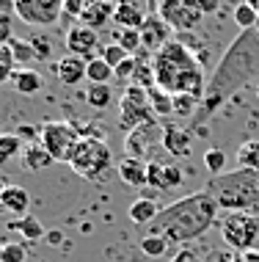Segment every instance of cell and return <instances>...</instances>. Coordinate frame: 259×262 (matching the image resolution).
Returning <instances> with one entry per match:
<instances>
[{
    "label": "cell",
    "instance_id": "26",
    "mask_svg": "<svg viewBox=\"0 0 259 262\" xmlns=\"http://www.w3.org/2000/svg\"><path fill=\"white\" fill-rule=\"evenodd\" d=\"M232 19H234V25L240 28V31H254L256 23H259V14H256L254 9H251L246 0H243V3H237V6H234Z\"/></svg>",
    "mask_w": 259,
    "mask_h": 262
},
{
    "label": "cell",
    "instance_id": "40",
    "mask_svg": "<svg viewBox=\"0 0 259 262\" xmlns=\"http://www.w3.org/2000/svg\"><path fill=\"white\" fill-rule=\"evenodd\" d=\"M14 39V23L9 11H0V45H9Z\"/></svg>",
    "mask_w": 259,
    "mask_h": 262
},
{
    "label": "cell",
    "instance_id": "35",
    "mask_svg": "<svg viewBox=\"0 0 259 262\" xmlns=\"http://www.w3.org/2000/svg\"><path fill=\"white\" fill-rule=\"evenodd\" d=\"M204 166L213 177L223 174V166H226V152L223 149H207L204 152Z\"/></svg>",
    "mask_w": 259,
    "mask_h": 262
},
{
    "label": "cell",
    "instance_id": "36",
    "mask_svg": "<svg viewBox=\"0 0 259 262\" xmlns=\"http://www.w3.org/2000/svg\"><path fill=\"white\" fill-rule=\"evenodd\" d=\"M182 185V168L177 163H166L163 166V190H174Z\"/></svg>",
    "mask_w": 259,
    "mask_h": 262
},
{
    "label": "cell",
    "instance_id": "39",
    "mask_svg": "<svg viewBox=\"0 0 259 262\" xmlns=\"http://www.w3.org/2000/svg\"><path fill=\"white\" fill-rule=\"evenodd\" d=\"M163 166L166 163L149 160V168H146V185H152L155 190H163Z\"/></svg>",
    "mask_w": 259,
    "mask_h": 262
},
{
    "label": "cell",
    "instance_id": "19",
    "mask_svg": "<svg viewBox=\"0 0 259 262\" xmlns=\"http://www.w3.org/2000/svg\"><path fill=\"white\" fill-rule=\"evenodd\" d=\"M113 23L119 28H132V31H141L144 23H146V14L138 9V3H132V0H119L116 11H113Z\"/></svg>",
    "mask_w": 259,
    "mask_h": 262
},
{
    "label": "cell",
    "instance_id": "20",
    "mask_svg": "<svg viewBox=\"0 0 259 262\" xmlns=\"http://www.w3.org/2000/svg\"><path fill=\"white\" fill-rule=\"evenodd\" d=\"M0 204H3L9 212H14V215H28V207H31V196H28L25 188L19 185H9L3 190V196H0Z\"/></svg>",
    "mask_w": 259,
    "mask_h": 262
},
{
    "label": "cell",
    "instance_id": "8",
    "mask_svg": "<svg viewBox=\"0 0 259 262\" xmlns=\"http://www.w3.org/2000/svg\"><path fill=\"white\" fill-rule=\"evenodd\" d=\"M80 144V133L69 122H47L41 127V146L53 155V160L69 163Z\"/></svg>",
    "mask_w": 259,
    "mask_h": 262
},
{
    "label": "cell",
    "instance_id": "18",
    "mask_svg": "<svg viewBox=\"0 0 259 262\" xmlns=\"http://www.w3.org/2000/svg\"><path fill=\"white\" fill-rule=\"evenodd\" d=\"M146 168H149L146 160L127 158V155H124V160L119 163V177H122V182L130 188H144L146 185Z\"/></svg>",
    "mask_w": 259,
    "mask_h": 262
},
{
    "label": "cell",
    "instance_id": "49",
    "mask_svg": "<svg viewBox=\"0 0 259 262\" xmlns=\"http://www.w3.org/2000/svg\"><path fill=\"white\" fill-rule=\"evenodd\" d=\"M6 188H9V182H6L3 177H0V196H3V190H6Z\"/></svg>",
    "mask_w": 259,
    "mask_h": 262
},
{
    "label": "cell",
    "instance_id": "33",
    "mask_svg": "<svg viewBox=\"0 0 259 262\" xmlns=\"http://www.w3.org/2000/svg\"><path fill=\"white\" fill-rule=\"evenodd\" d=\"M14 155H22V141L17 136H6V133H0V163L11 160Z\"/></svg>",
    "mask_w": 259,
    "mask_h": 262
},
{
    "label": "cell",
    "instance_id": "29",
    "mask_svg": "<svg viewBox=\"0 0 259 262\" xmlns=\"http://www.w3.org/2000/svg\"><path fill=\"white\" fill-rule=\"evenodd\" d=\"M116 45H122L130 55H138V50L144 47L141 31H132V28H119V31H116Z\"/></svg>",
    "mask_w": 259,
    "mask_h": 262
},
{
    "label": "cell",
    "instance_id": "46",
    "mask_svg": "<svg viewBox=\"0 0 259 262\" xmlns=\"http://www.w3.org/2000/svg\"><path fill=\"white\" fill-rule=\"evenodd\" d=\"M11 72H14V67H3V63H0V86H3L6 80H11Z\"/></svg>",
    "mask_w": 259,
    "mask_h": 262
},
{
    "label": "cell",
    "instance_id": "37",
    "mask_svg": "<svg viewBox=\"0 0 259 262\" xmlns=\"http://www.w3.org/2000/svg\"><path fill=\"white\" fill-rule=\"evenodd\" d=\"M0 259L3 262H25L28 251H25V246H19V243H6V246H0Z\"/></svg>",
    "mask_w": 259,
    "mask_h": 262
},
{
    "label": "cell",
    "instance_id": "45",
    "mask_svg": "<svg viewBox=\"0 0 259 262\" xmlns=\"http://www.w3.org/2000/svg\"><path fill=\"white\" fill-rule=\"evenodd\" d=\"M47 243H50V246H58V243H64V232H61V229H53V232H47Z\"/></svg>",
    "mask_w": 259,
    "mask_h": 262
},
{
    "label": "cell",
    "instance_id": "48",
    "mask_svg": "<svg viewBox=\"0 0 259 262\" xmlns=\"http://www.w3.org/2000/svg\"><path fill=\"white\" fill-rule=\"evenodd\" d=\"M246 3H248V6H251V9H254L256 14H259V0H246Z\"/></svg>",
    "mask_w": 259,
    "mask_h": 262
},
{
    "label": "cell",
    "instance_id": "43",
    "mask_svg": "<svg viewBox=\"0 0 259 262\" xmlns=\"http://www.w3.org/2000/svg\"><path fill=\"white\" fill-rule=\"evenodd\" d=\"M218 6H221V0H199V9H201V14H215L218 11Z\"/></svg>",
    "mask_w": 259,
    "mask_h": 262
},
{
    "label": "cell",
    "instance_id": "21",
    "mask_svg": "<svg viewBox=\"0 0 259 262\" xmlns=\"http://www.w3.org/2000/svg\"><path fill=\"white\" fill-rule=\"evenodd\" d=\"M22 168L25 171H41V168H47V166H53V155L44 149L41 144H28L25 149H22Z\"/></svg>",
    "mask_w": 259,
    "mask_h": 262
},
{
    "label": "cell",
    "instance_id": "3",
    "mask_svg": "<svg viewBox=\"0 0 259 262\" xmlns=\"http://www.w3.org/2000/svg\"><path fill=\"white\" fill-rule=\"evenodd\" d=\"M152 69H155V86L166 94H191L199 102L207 97V77L182 41H169L163 50H157L152 58Z\"/></svg>",
    "mask_w": 259,
    "mask_h": 262
},
{
    "label": "cell",
    "instance_id": "9",
    "mask_svg": "<svg viewBox=\"0 0 259 262\" xmlns=\"http://www.w3.org/2000/svg\"><path fill=\"white\" fill-rule=\"evenodd\" d=\"M160 19L177 33H191L199 28L201 23V9H199V0H163L160 6Z\"/></svg>",
    "mask_w": 259,
    "mask_h": 262
},
{
    "label": "cell",
    "instance_id": "41",
    "mask_svg": "<svg viewBox=\"0 0 259 262\" xmlns=\"http://www.w3.org/2000/svg\"><path fill=\"white\" fill-rule=\"evenodd\" d=\"M91 0H64V17H83V11L88 9Z\"/></svg>",
    "mask_w": 259,
    "mask_h": 262
},
{
    "label": "cell",
    "instance_id": "10",
    "mask_svg": "<svg viewBox=\"0 0 259 262\" xmlns=\"http://www.w3.org/2000/svg\"><path fill=\"white\" fill-rule=\"evenodd\" d=\"M14 14L31 28H50L64 17V0H17Z\"/></svg>",
    "mask_w": 259,
    "mask_h": 262
},
{
    "label": "cell",
    "instance_id": "14",
    "mask_svg": "<svg viewBox=\"0 0 259 262\" xmlns=\"http://www.w3.org/2000/svg\"><path fill=\"white\" fill-rule=\"evenodd\" d=\"M160 144L163 149L171 155V158H187L193 149V136L187 130H182L177 124H163V136H160Z\"/></svg>",
    "mask_w": 259,
    "mask_h": 262
},
{
    "label": "cell",
    "instance_id": "27",
    "mask_svg": "<svg viewBox=\"0 0 259 262\" xmlns=\"http://www.w3.org/2000/svg\"><path fill=\"white\" fill-rule=\"evenodd\" d=\"M149 102H152V111H155L157 119L174 113V97L166 94L163 89H149Z\"/></svg>",
    "mask_w": 259,
    "mask_h": 262
},
{
    "label": "cell",
    "instance_id": "28",
    "mask_svg": "<svg viewBox=\"0 0 259 262\" xmlns=\"http://www.w3.org/2000/svg\"><path fill=\"white\" fill-rule=\"evenodd\" d=\"M237 163H240V168L259 171V141H246V144L237 149Z\"/></svg>",
    "mask_w": 259,
    "mask_h": 262
},
{
    "label": "cell",
    "instance_id": "16",
    "mask_svg": "<svg viewBox=\"0 0 259 262\" xmlns=\"http://www.w3.org/2000/svg\"><path fill=\"white\" fill-rule=\"evenodd\" d=\"M113 11H116V3H110V0H91L88 9L80 17V25L91 28V31H100L108 19H113Z\"/></svg>",
    "mask_w": 259,
    "mask_h": 262
},
{
    "label": "cell",
    "instance_id": "24",
    "mask_svg": "<svg viewBox=\"0 0 259 262\" xmlns=\"http://www.w3.org/2000/svg\"><path fill=\"white\" fill-rule=\"evenodd\" d=\"M113 77H116L113 67H110V63H105L100 55L88 61V67H86V80L88 83H102V86H110V80H113Z\"/></svg>",
    "mask_w": 259,
    "mask_h": 262
},
{
    "label": "cell",
    "instance_id": "2",
    "mask_svg": "<svg viewBox=\"0 0 259 262\" xmlns=\"http://www.w3.org/2000/svg\"><path fill=\"white\" fill-rule=\"evenodd\" d=\"M218 210L221 207L207 190L182 196L157 212V218L149 224V235H160L169 243H191L218 221Z\"/></svg>",
    "mask_w": 259,
    "mask_h": 262
},
{
    "label": "cell",
    "instance_id": "42",
    "mask_svg": "<svg viewBox=\"0 0 259 262\" xmlns=\"http://www.w3.org/2000/svg\"><path fill=\"white\" fill-rule=\"evenodd\" d=\"M31 45H33V50H36V58H39V61L50 58L53 45H50V39H47V36H36V39H31Z\"/></svg>",
    "mask_w": 259,
    "mask_h": 262
},
{
    "label": "cell",
    "instance_id": "51",
    "mask_svg": "<svg viewBox=\"0 0 259 262\" xmlns=\"http://www.w3.org/2000/svg\"><path fill=\"white\" fill-rule=\"evenodd\" d=\"M256 97H259V86H256Z\"/></svg>",
    "mask_w": 259,
    "mask_h": 262
},
{
    "label": "cell",
    "instance_id": "31",
    "mask_svg": "<svg viewBox=\"0 0 259 262\" xmlns=\"http://www.w3.org/2000/svg\"><path fill=\"white\" fill-rule=\"evenodd\" d=\"M141 251L146 257H163V254L169 251V240L160 237V235H146L141 240Z\"/></svg>",
    "mask_w": 259,
    "mask_h": 262
},
{
    "label": "cell",
    "instance_id": "12",
    "mask_svg": "<svg viewBox=\"0 0 259 262\" xmlns=\"http://www.w3.org/2000/svg\"><path fill=\"white\" fill-rule=\"evenodd\" d=\"M155 136H163V127H160L157 119H152V122H146L141 127H135L132 133H127V138H124V152H127V158H141L146 149H149V144L155 141Z\"/></svg>",
    "mask_w": 259,
    "mask_h": 262
},
{
    "label": "cell",
    "instance_id": "32",
    "mask_svg": "<svg viewBox=\"0 0 259 262\" xmlns=\"http://www.w3.org/2000/svg\"><path fill=\"white\" fill-rule=\"evenodd\" d=\"M199 100L196 97H191V94H174V113L177 116H196V111H199Z\"/></svg>",
    "mask_w": 259,
    "mask_h": 262
},
{
    "label": "cell",
    "instance_id": "5",
    "mask_svg": "<svg viewBox=\"0 0 259 262\" xmlns=\"http://www.w3.org/2000/svg\"><path fill=\"white\" fill-rule=\"evenodd\" d=\"M110 163H113V152L105 144V138L88 136V138H80V144H78V149H75L72 160H69V166H72L75 174L86 177V180H100V177L110 168Z\"/></svg>",
    "mask_w": 259,
    "mask_h": 262
},
{
    "label": "cell",
    "instance_id": "1",
    "mask_svg": "<svg viewBox=\"0 0 259 262\" xmlns=\"http://www.w3.org/2000/svg\"><path fill=\"white\" fill-rule=\"evenodd\" d=\"M259 75V33L256 31H243L229 50L221 55L218 67H215L213 77L207 83V97L201 100L199 111L193 116V124H201L218 111L229 97H234L248 80Z\"/></svg>",
    "mask_w": 259,
    "mask_h": 262
},
{
    "label": "cell",
    "instance_id": "6",
    "mask_svg": "<svg viewBox=\"0 0 259 262\" xmlns=\"http://www.w3.org/2000/svg\"><path fill=\"white\" fill-rule=\"evenodd\" d=\"M218 224L223 243L237 254L259 246V212H226L223 218H218Z\"/></svg>",
    "mask_w": 259,
    "mask_h": 262
},
{
    "label": "cell",
    "instance_id": "4",
    "mask_svg": "<svg viewBox=\"0 0 259 262\" xmlns=\"http://www.w3.org/2000/svg\"><path fill=\"white\" fill-rule=\"evenodd\" d=\"M204 190L226 212H259V171L237 168L218 174Z\"/></svg>",
    "mask_w": 259,
    "mask_h": 262
},
{
    "label": "cell",
    "instance_id": "22",
    "mask_svg": "<svg viewBox=\"0 0 259 262\" xmlns=\"http://www.w3.org/2000/svg\"><path fill=\"white\" fill-rule=\"evenodd\" d=\"M163 210L155 199H149V196H141V199H135L130 204V221L132 224H141V226H149L152 221L157 218V212Z\"/></svg>",
    "mask_w": 259,
    "mask_h": 262
},
{
    "label": "cell",
    "instance_id": "34",
    "mask_svg": "<svg viewBox=\"0 0 259 262\" xmlns=\"http://www.w3.org/2000/svg\"><path fill=\"white\" fill-rule=\"evenodd\" d=\"M100 58L105 61V63H110V67H119V63H122L124 58H130V53L124 50L122 45H116V41H110V45H105L102 50H100Z\"/></svg>",
    "mask_w": 259,
    "mask_h": 262
},
{
    "label": "cell",
    "instance_id": "7",
    "mask_svg": "<svg viewBox=\"0 0 259 262\" xmlns=\"http://www.w3.org/2000/svg\"><path fill=\"white\" fill-rule=\"evenodd\" d=\"M152 119H157V116L149 102V89L130 83L122 94V102H119V127L124 133H132L135 127L152 122Z\"/></svg>",
    "mask_w": 259,
    "mask_h": 262
},
{
    "label": "cell",
    "instance_id": "23",
    "mask_svg": "<svg viewBox=\"0 0 259 262\" xmlns=\"http://www.w3.org/2000/svg\"><path fill=\"white\" fill-rule=\"evenodd\" d=\"M9 229L19 232L25 240H41L47 235L44 226H41V221H39V218H33V215H22V218H17V221H11Z\"/></svg>",
    "mask_w": 259,
    "mask_h": 262
},
{
    "label": "cell",
    "instance_id": "44",
    "mask_svg": "<svg viewBox=\"0 0 259 262\" xmlns=\"http://www.w3.org/2000/svg\"><path fill=\"white\" fill-rule=\"evenodd\" d=\"M171 262H201V257H199L196 251H179Z\"/></svg>",
    "mask_w": 259,
    "mask_h": 262
},
{
    "label": "cell",
    "instance_id": "11",
    "mask_svg": "<svg viewBox=\"0 0 259 262\" xmlns=\"http://www.w3.org/2000/svg\"><path fill=\"white\" fill-rule=\"evenodd\" d=\"M66 50L69 55H80V58H97V47H100V36H97V31H91L86 25H72L66 31Z\"/></svg>",
    "mask_w": 259,
    "mask_h": 262
},
{
    "label": "cell",
    "instance_id": "53",
    "mask_svg": "<svg viewBox=\"0 0 259 262\" xmlns=\"http://www.w3.org/2000/svg\"><path fill=\"white\" fill-rule=\"evenodd\" d=\"M0 262H3V259H0Z\"/></svg>",
    "mask_w": 259,
    "mask_h": 262
},
{
    "label": "cell",
    "instance_id": "13",
    "mask_svg": "<svg viewBox=\"0 0 259 262\" xmlns=\"http://www.w3.org/2000/svg\"><path fill=\"white\" fill-rule=\"evenodd\" d=\"M141 41H144L146 53H157L171 41V28L160 19V14H149L146 17V23L141 28Z\"/></svg>",
    "mask_w": 259,
    "mask_h": 262
},
{
    "label": "cell",
    "instance_id": "38",
    "mask_svg": "<svg viewBox=\"0 0 259 262\" xmlns=\"http://www.w3.org/2000/svg\"><path fill=\"white\" fill-rule=\"evenodd\" d=\"M135 67H138V58H135V55L124 58V61H122V63H119V67L113 69V72H116V80H124V83L130 86V83H132V77H135Z\"/></svg>",
    "mask_w": 259,
    "mask_h": 262
},
{
    "label": "cell",
    "instance_id": "15",
    "mask_svg": "<svg viewBox=\"0 0 259 262\" xmlns=\"http://www.w3.org/2000/svg\"><path fill=\"white\" fill-rule=\"evenodd\" d=\"M86 67L88 61L80 58V55H64L61 61H55V77L64 86H80L86 80Z\"/></svg>",
    "mask_w": 259,
    "mask_h": 262
},
{
    "label": "cell",
    "instance_id": "47",
    "mask_svg": "<svg viewBox=\"0 0 259 262\" xmlns=\"http://www.w3.org/2000/svg\"><path fill=\"white\" fill-rule=\"evenodd\" d=\"M146 6H149V14H157L160 6H163V0H146Z\"/></svg>",
    "mask_w": 259,
    "mask_h": 262
},
{
    "label": "cell",
    "instance_id": "50",
    "mask_svg": "<svg viewBox=\"0 0 259 262\" xmlns=\"http://www.w3.org/2000/svg\"><path fill=\"white\" fill-rule=\"evenodd\" d=\"M0 3H6V6H11V9H14V3H17V0H0Z\"/></svg>",
    "mask_w": 259,
    "mask_h": 262
},
{
    "label": "cell",
    "instance_id": "30",
    "mask_svg": "<svg viewBox=\"0 0 259 262\" xmlns=\"http://www.w3.org/2000/svg\"><path fill=\"white\" fill-rule=\"evenodd\" d=\"M9 47H11V55H14V63H31L33 58H36V50H33V45L31 41H25V39H17L14 36L9 41Z\"/></svg>",
    "mask_w": 259,
    "mask_h": 262
},
{
    "label": "cell",
    "instance_id": "25",
    "mask_svg": "<svg viewBox=\"0 0 259 262\" xmlns=\"http://www.w3.org/2000/svg\"><path fill=\"white\" fill-rule=\"evenodd\" d=\"M86 102L97 111H105L110 102H113V89L102 86V83H91V86L86 89Z\"/></svg>",
    "mask_w": 259,
    "mask_h": 262
},
{
    "label": "cell",
    "instance_id": "17",
    "mask_svg": "<svg viewBox=\"0 0 259 262\" xmlns=\"http://www.w3.org/2000/svg\"><path fill=\"white\" fill-rule=\"evenodd\" d=\"M11 86H14V91H17V94L33 97V94H39V91H41L44 80H41V75L36 72V69L19 67V69H14V72H11Z\"/></svg>",
    "mask_w": 259,
    "mask_h": 262
},
{
    "label": "cell",
    "instance_id": "52",
    "mask_svg": "<svg viewBox=\"0 0 259 262\" xmlns=\"http://www.w3.org/2000/svg\"><path fill=\"white\" fill-rule=\"evenodd\" d=\"M256 28H259V23H256ZM256 33H259V31H256Z\"/></svg>",
    "mask_w": 259,
    "mask_h": 262
}]
</instances>
